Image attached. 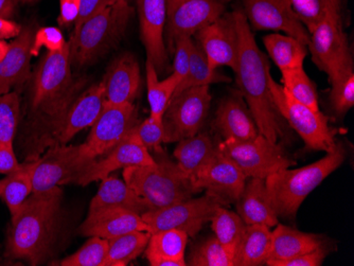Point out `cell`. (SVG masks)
<instances>
[{"instance_id":"cell-32","label":"cell","mask_w":354,"mask_h":266,"mask_svg":"<svg viewBox=\"0 0 354 266\" xmlns=\"http://www.w3.org/2000/svg\"><path fill=\"white\" fill-rule=\"evenodd\" d=\"M263 44L280 71L301 68L304 59L309 55L308 46L290 35L272 33L264 37Z\"/></svg>"},{"instance_id":"cell-23","label":"cell","mask_w":354,"mask_h":266,"mask_svg":"<svg viewBox=\"0 0 354 266\" xmlns=\"http://www.w3.org/2000/svg\"><path fill=\"white\" fill-rule=\"evenodd\" d=\"M105 103H134L141 87L140 68L134 55L125 53L113 61L102 80Z\"/></svg>"},{"instance_id":"cell-15","label":"cell","mask_w":354,"mask_h":266,"mask_svg":"<svg viewBox=\"0 0 354 266\" xmlns=\"http://www.w3.org/2000/svg\"><path fill=\"white\" fill-rule=\"evenodd\" d=\"M196 192L214 194L224 206L234 204L243 191L248 178L220 149L190 178Z\"/></svg>"},{"instance_id":"cell-3","label":"cell","mask_w":354,"mask_h":266,"mask_svg":"<svg viewBox=\"0 0 354 266\" xmlns=\"http://www.w3.org/2000/svg\"><path fill=\"white\" fill-rule=\"evenodd\" d=\"M345 158L343 144H336L333 151L313 164L298 169H281L268 176L266 188L277 216L295 218L304 200L344 164Z\"/></svg>"},{"instance_id":"cell-51","label":"cell","mask_w":354,"mask_h":266,"mask_svg":"<svg viewBox=\"0 0 354 266\" xmlns=\"http://www.w3.org/2000/svg\"><path fill=\"white\" fill-rule=\"evenodd\" d=\"M19 0H0V17L11 19L15 14Z\"/></svg>"},{"instance_id":"cell-40","label":"cell","mask_w":354,"mask_h":266,"mask_svg":"<svg viewBox=\"0 0 354 266\" xmlns=\"http://www.w3.org/2000/svg\"><path fill=\"white\" fill-rule=\"evenodd\" d=\"M21 102L19 93L10 91L0 95V142L13 144L19 126Z\"/></svg>"},{"instance_id":"cell-35","label":"cell","mask_w":354,"mask_h":266,"mask_svg":"<svg viewBox=\"0 0 354 266\" xmlns=\"http://www.w3.org/2000/svg\"><path fill=\"white\" fill-rule=\"evenodd\" d=\"M151 234L132 231L109 240V250L104 266H125L145 253Z\"/></svg>"},{"instance_id":"cell-14","label":"cell","mask_w":354,"mask_h":266,"mask_svg":"<svg viewBox=\"0 0 354 266\" xmlns=\"http://www.w3.org/2000/svg\"><path fill=\"white\" fill-rule=\"evenodd\" d=\"M104 102V88L101 81L73 99L61 118L44 135L41 144L50 146L68 144L77 133L91 128L100 115Z\"/></svg>"},{"instance_id":"cell-29","label":"cell","mask_w":354,"mask_h":266,"mask_svg":"<svg viewBox=\"0 0 354 266\" xmlns=\"http://www.w3.org/2000/svg\"><path fill=\"white\" fill-rule=\"evenodd\" d=\"M272 246V230L263 225H246L234 256V266L263 265Z\"/></svg>"},{"instance_id":"cell-39","label":"cell","mask_w":354,"mask_h":266,"mask_svg":"<svg viewBox=\"0 0 354 266\" xmlns=\"http://www.w3.org/2000/svg\"><path fill=\"white\" fill-rule=\"evenodd\" d=\"M186 263L191 266H234V259L214 236L194 246Z\"/></svg>"},{"instance_id":"cell-48","label":"cell","mask_w":354,"mask_h":266,"mask_svg":"<svg viewBox=\"0 0 354 266\" xmlns=\"http://www.w3.org/2000/svg\"><path fill=\"white\" fill-rule=\"evenodd\" d=\"M81 0H59V25L66 27L77 21L80 13Z\"/></svg>"},{"instance_id":"cell-20","label":"cell","mask_w":354,"mask_h":266,"mask_svg":"<svg viewBox=\"0 0 354 266\" xmlns=\"http://www.w3.org/2000/svg\"><path fill=\"white\" fill-rule=\"evenodd\" d=\"M136 5L147 59L152 61L157 73H164L168 63V50L165 44L166 0H136Z\"/></svg>"},{"instance_id":"cell-8","label":"cell","mask_w":354,"mask_h":266,"mask_svg":"<svg viewBox=\"0 0 354 266\" xmlns=\"http://www.w3.org/2000/svg\"><path fill=\"white\" fill-rule=\"evenodd\" d=\"M218 146L248 178L266 180L277 171L295 164L278 142H270L261 134L245 142L227 139Z\"/></svg>"},{"instance_id":"cell-12","label":"cell","mask_w":354,"mask_h":266,"mask_svg":"<svg viewBox=\"0 0 354 266\" xmlns=\"http://www.w3.org/2000/svg\"><path fill=\"white\" fill-rule=\"evenodd\" d=\"M93 162L84 144L51 146L46 154L35 160L32 171V193H41L61 184H66L73 176L77 175Z\"/></svg>"},{"instance_id":"cell-22","label":"cell","mask_w":354,"mask_h":266,"mask_svg":"<svg viewBox=\"0 0 354 266\" xmlns=\"http://www.w3.org/2000/svg\"><path fill=\"white\" fill-rule=\"evenodd\" d=\"M148 231L147 224L140 214L120 207H106L89 211L79 234L84 237L114 239L127 232Z\"/></svg>"},{"instance_id":"cell-6","label":"cell","mask_w":354,"mask_h":266,"mask_svg":"<svg viewBox=\"0 0 354 266\" xmlns=\"http://www.w3.org/2000/svg\"><path fill=\"white\" fill-rule=\"evenodd\" d=\"M133 14L130 3H116L87 19L68 41L71 65L85 66L102 57L122 39Z\"/></svg>"},{"instance_id":"cell-25","label":"cell","mask_w":354,"mask_h":266,"mask_svg":"<svg viewBox=\"0 0 354 266\" xmlns=\"http://www.w3.org/2000/svg\"><path fill=\"white\" fill-rule=\"evenodd\" d=\"M234 204L246 225H263L272 229L278 224L279 216L272 206L266 180L250 178Z\"/></svg>"},{"instance_id":"cell-10","label":"cell","mask_w":354,"mask_h":266,"mask_svg":"<svg viewBox=\"0 0 354 266\" xmlns=\"http://www.w3.org/2000/svg\"><path fill=\"white\" fill-rule=\"evenodd\" d=\"M221 206L224 204L216 196L205 192L201 198H191L167 207L150 210L141 216L151 234L162 230L177 229L186 232L189 237H196L203 226L212 221Z\"/></svg>"},{"instance_id":"cell-17","label":"cell","mask_w":354,"mask_h":266,"mask_svg":"<svg viewBox=\"0 0 354 266\" xmlns=\"http://www.w3.org/2000/svg\"><path fill=\"white\" fill-rule=\"evenodd\" d=\"M250 29L282 31L304 45L310 43V33L298 19L290 0H242Z\"/></svg>"},{"instance_id":"cell-36","label":"cell","mask_w":354,"mask_h":266,"mask_svg":"<svg viewBox=\"0 0 354 266\" xmlns=\"http://www.w3.org/2000/svg\"><path fill=\"white\" fill-rule=\"evenodd\" d=\"M210 222L214 237L234 259V253L245 229L246 224L238 213H234L223 206L216 209Z\"/></svg>"},{"instance_id":"cell-54","label":"cell","mask_w":354,"mask_h":266,"mask_svg":"<svg viewBox=\"0 0 354 266\" xmlns=\"http://www.w3.org/2000/svg\"><path fill=\"white\" fill-rule=\"evenodd\" d=\"M39 1V0H19V3H35Z\"/></svg>"},{"instance_id":"cell-55","label":"cell","mask_w":354,"mask_h":266,"mask_svg":"<svg viewBox=\"0 0 354 266\" xmlns=\"http://www.w3.org/2000/svg\"><path fill=\"white\" fill-rule=\"evenodd\" d=\"M221 1H222L223 3H225V5H226V3H230V1H232V0H221Z\"/></svg>"},{"instance_id":"cell-7","label":"cell","mask_w":354,"mask_h":266,"mask_svg":"<svg viewBox=\"0 0 354 266\" xmlns=\"http://www.w3.org/2000/svg\"><path fill=\"white\" fill-rule=\"evenodd\" d=\"M270 96L277 112L301 137L310 150L329 153L336 146L335 131L329 126V119L323 113L315 112L292 98L291 95L280 86L270 73L268 77Z\"/></svg>"},{"instance_id":"cell-46","label":"cell","mask_w":354,"mask_h":266,"mask_svg":"<svg viewBox=\"0 0 354 266\" xmlns=\"http://www.w3.org/2000/svg\"><path fill=\"white\" fill-rule=\"evenodd\" d=\"M327 254L326 248L320 246L310 253L302 254L291 259L284 260V261H270L266 262V264L268 266H320L323 265Z\"/></svg>"},{"instance_id":"cell-37","label":"cell","mask_w":354,"mask_h":266,"mask_svg":"<svg viewBox=\"0 0 354 266\" xmlns=\"http://www.w3.org/2000/svg\"><path fill=\"white\" fill-rule=\"evenodd\" d=\"M302 25L311 33L328 14L341 13L344 0H290Z\"/></svg>"},{"instance_id":"cell-11","label":"cell","mask_w":354,"mask_h":266,"mask_svg":"<svg viewBox=\"0 0 354 266\" xmlns=\"http://www.w3.org/2000/svg\"><path fill=\"white\" fill-rule=\"evenodd\" d=\"M212 99L210 86L192 87L173 97L162 118L165 144L196 136L208 116Z\"/></svg>"},{"instance_id":"cell-31","label":"cell","mask_w":354,"mask_h":266,"mask_svg":"<svg viewBox=\"0 0 354 266\" xmlns=\"http://www.w3.org/2000/svg\"><path fill=\"white\" fill-rule=\"evenodd\" d=\"M35 160H27L19 168L0 180V198L3 200L12 216L21 209L24 202L33 192L32 171Z\"/></svg>"},{"instance_id":"cell-19","label":"cell","mask_w":354,"mask_h":266,"mask_svg":"<svg viewBox=\"0 0 354 266\" xmlns=\"http://www.w3.org/2000/svg\"><path fill=\"white\" fill-rule=\"evenodd\" d=\"M155 164L153 155L127 133V136L106 154L93 160L67 184L87 186L95 180H102L114 171L133 166H151Z\"/></svg>"},{"instance_id":"cell-38","label":"cell","mask_w":354,"mask_h":266,"mask_svg":"<svg viewBox=\"0 0 354 266\" xmlns=\"http://www.w3.org/2000/svg\"><path fill=\"white\" fill-rule=\"evenodd\" d=\"M282 86L301 104L306 105L315 112H319L318 105V93L315 83L310 79L309 75L301 68L282 70Z\"/></svg>"},{"instance_id":"cell-21","label":"cell","mask_w":354,"mask_h":266,"mask_svg":"<svg viewBox=\"0 0 354 266\" xmlns=\"http://www.w3.org/2000/svg\"><path fill=\"white\" fill-rule=\"evenodd\" d=\"M214 128L224 140L234 139L245 142L260 134L240 91L230 93L220 102L214 117Z\"/></svg>"},{"instance_id":"cell-50","label":"cell","mask_w":354,"mask_h":266,"mask_svg":"<svg viewBox=\"0 0 354 266\" xmlns=\"http://www.w3.org/2000/svg\"><path fill=\"white\" fill-rule=\"evenodd\" d=\"M23 27L9 19L0 17V41L15 39L21 35Z\"/></svg>"},{"instance_id":"cell-41","label":"cell","mask_w":354,"mask_h":266,"mask_svg":"<svg viewBox=\"0 0 354 266\" xmlns=\"http://www.w3.org/2000/svg\"><path fill=\"white\" fill-rule=\"evenodd\" d=\"M86 243L59 262L61 266H104L109 250V240L89 237Z\"/></svg>"},{"instance_id":"cell-53","label":"cell","mask_w":354,"mask_h":266,"mask_svg":"<svg viewBox=\"0 0 354 266\" xmlns=\"http://www.w3.org/2000/svg\"><path fill=\"white\" fill-rule=\"evenodd\" d=\"M133 0H109V5H114L116 3H131Z\"/></svg>"},{"instance_id":"cell-45","label":"cell","mask_w":354,"mask_h":266,"mask_svg":"<svg viewBox=\"0 0 354 266\" xmlns=\"http://www.w3.org/2000/svg\"><path fill=\"white\" fill-rule=\"evenodd\" d=\"M192 37H180L175 41L174 45V64H173V73L178 75L180 80L186 77L189 68V59H190V48L192 44ZM182 82V81H180Z\"/></svg>"},{"instance_id":"cell-47","label":"cell","mask_w":354,"mask_h":266,"mask_svg":"<svg viewBox=\"0 0 354 266\" xmlns=\"http://www.w3.org/2000/svg\"><path fill=\"white\" fill-rule=\"evenodd\" d=\"M106 6H109V0H81L79 17L75 21V31H77L87 19H91L97 12L104 9Z\"/></svg>"},{"instance_id":"cell-24","label":"cell","mask_w":354,"mask_h":266,"mask_svg":"<svg viewBox=\"0 0 354 266\" xmlns=\"http://www.w3.org/2000/svg\"><path fill=\"white\" fill-rule=\"evenodd\" d=\"M35 31L23 28L21 35L10 43L5 59L0 61V95L10 93L14 87L24 84L30 75L31 47Z\"/></svg>"},{"instance_id":"cell-9","label":"cell","mask_w":354,"mask_h":266,"mask_svg":"<svg viewBox=\"0 0 354 266\" xmlns=\"http://www.w3.org/2000/svg\"><path fill=\"white\" fill-rule=\"evenodd\" d=\"M308 50L319 70L327 73L329 81L354 70L347 35L343 30L341 13H330L310 33Z\"/></svg>"},{"instance_id":"cell-1","label":"cell","mask_w":354,"mask_h":266,"mask_svg":"<svg viewBox=\"0 0 354 266\" xmlns=\"http://www.w3.org/2000/svg\"><path fill=\"white\" fill-rule=\"evenodd\" d=\"M59 187L32 193L11 218L6 257L39 265L50 257L61 225Z\"/></svg>"},{"instance_id":"cell-2","label":"cell","mask_w":354,"mask_h":266,"mask_svg":"<svg viewBox=\"0 0 354 266\" xmlns=\"http://www.w3.org/2000/svg\"><path fill=\"white\" fill-rule=\"evenodd\" d=\"M234 12L239 35L238 66L234 71L239 91L252 112L260 134L270 142H278L279 137L283 136V128L268 86L270 61L257 45L242 10Z\"/></svg>"},{"instance_id":"cell-52","label":"cell","mask_w":354,"mask_h":266,"mask_svg":"<svg viewBox=\"0 0 354 266\" xmlns=\"http://www.w3.org/2000/svg\"><path fill=\"white\" fill-rule=\"evenodd\" d=\"M10 49V44L7 41H0V61L5 59Z\"/></svg>"},{"instance_id":"cell-26","label":"cell","mask_w":354,"mask_h":266,"mask_svg":"<svg viewBox=\"0 0 354 266\" xmlns=\"http://www.w3.org/2000/svg\"><path fill=\"white\" fill-rule=\"evenodd\" d=\"M106 207L124 208L140 216L152 210L150 204L127 186L124 180L111 175L103 178L98 192L91 200L89 211Z\"/></svg>"},{"instance_id":"cell-42","label":"cell","mask_w":354,"mask_h":266,"mask_svg":"<svg viewBox=\"0 0 354 266\" xmlns=\"http://www.w3.org/2000/svg\"><path fill=\"white\" fill-rule=\"evenodd\" d=\"M330 83L332 87L329 99L332 111L337 116H344L354 105V70L343 73Z\"/></svg>"},{"instance_id":"cell-5","label":"cell","mask_w":354,"mask_h":266,"mask_svg":"<svg viewBox=\"0 0 354 266\" xmlns=\"http://www.w3.org/2000/svg\"><path fill=\"white\" fill-rule=\"evenodd\" d=\"M152 155L154 164L123 169V180L127 186L145 198L152 210L188 200L198 193L176 162L170 160L164 151Z\"/></svg>"},{"instance_id":"cell-16","label":"cell","mask_w":354,"mask_h":266,"mask_svg":"<svg viewBox=\"0 0 354 266\" xmlns=\"http://www.w3.org/2000/svg\"><path fill=\"white\" fill-rule=\"evenodd\" d=\"M137 119L138 113L134 103L109 104L104 102L84 142L91 158L95 160L116 146L138 123Z\"/></svg>"},{"instance_id":"cell-27","label":"cell","mask_w":354,"mask_h":266,"mask_svg":"<svg viewBox=\"0 0 354 266\" xmlns=\"http://www.w3.org/2000/svg\"><path fill=\"white\" fill-rule=\"evenodd\" d=\"M189 236L177 229L162 230L151 234L145 250L152 266H186V248Z\"/></svg>"},{"instance_id":"cell-13","label":"cell","mask_w":354,"mask_h":266,"mask_svg":"<svg viewBox=\"0 0 354 266\" xmlns=\"http://www.w3.org/2000/svg\"><path fill=\"white\" fill-rule=\"evenodd\" d=\"M166 9L165 44L168 53H173L177 39L192 37L223 15L226 5L221 0H166Z\"/></svg>"},{"instance_id":"cell-49","label":"cell","mask_w":354,"mask_h":266,"mask_svg":"<svg viewBox=\"0 0 354 266\" xmlns=\"http://www.w3.org/2000/svg\"><path fill=\"white\" fill-rule=\"evenodd\" d=\"M14 153L13 144L0 142V174L11 173L19 167Z\"/></svg>"},{"instance_id":"cell-4","label":"cell","mask_w":354,"mask_h":266,"mask_svg":"<svg viewBox=\"0 0 354 266\" xmlns=\"http://www.w3.org/2000/svg\"><path fill=\"white\" fill-rule=\"evenodd\" d=\"M71 66V47L67 43L62 50L48 53L33 73L30 107L32 113L48 117V126L64 114L79 89Z\"/></svg>"},{"instance_id":"cell-30","label":"cell","mask_w":354,"mask_h":266,"mask_svg":"<svg viewBox=\"0 0 354 266\" xmlns=\"http://www.w3.org/2000/svg\"><path fill=\"white\" fill-rule=\"evenodd\" d=\"M216 148L218 146L207 133H198L196 136L178 142L173 155L183 173L190 180L212 158Z\"/></svg>"},{"instance_id":"cell-28","label":"cell","mask_w":354,"mask_h":266,"mask_svg":"<svg viewBox=\"0 0 354 266\" xmlns=\"http://www.w3.org/2000/svg\"><path fill=\"white\" fill-rule=\"evenodd\" d=\"M324 246L323 238L278 223L272 231V246L266 262L284 261Z\"/></svg>"},{"instance_id":"cell-18","label":"cell","mask_w":354,"mask_h":266,"mask_svg":"<svg viewBox=\"0 0 354 266\" xmlns=\"http://www.w3.org/2000/svg\"><path fill=\"white\" fill-rule=\"evenodd\" d=\"M206 55L212 69L228 66L236 71L238 66L239 35L234 12H225L193 35Z\"/></svg>"},{"instance_id":"cell-33","label":"cell","mask_w":354,"mask_h":266,"mask_svg":"<svg viewBox=\"0 0 354 266\" xmlns=\"http://www.w3.org/2000/svg\"><path fill=\"white\" fill-rule=\"evenodd\" d=\"M232 79L216 69L209 67L208 61L204 51L196 41H192L190 48V59H189V68L186 77L175 89L173 97L180 95L183 91L192 87L210 86L216 83H230ZM172 97V98H173Z\"/></svg>"},{"instance_id":"cell-44","label":"cell","mask_w":354,"mask_h":266,"mask_svg":"<svg viewBox=\"0 0 354 266\" xmlns=\"http://www.w3.org/2000/svg\"><path fill=\"white\" fill-rule=\"evenodd\" d=\"M67 41L64 39L63 33L57 27H43L35 31L33 43H32L31 53L37 55L41 48H46L48 53H57L65 47Z\"/></svg>"},{"instance_id":"cell-34","label":"cell","mask_w":354,"mask_h":266,"mask_svg":"<svg viewBox=\"0 0 354 266\" xmlns=\"http://www.w3.org/2000/svg\"><path fill=\"white\" fill-rule=\"evenodd\" d=\"M180 79L175 73H171L165 80H158V73L150 59L146 61V83L148 89V100L153 118L162 120L168 108L175 89L180 83Z\"/></svg>"},{"instance_id":"cell-43","label":"cell","mask_w":354,"mask_h":266,"mask_svg":"<svg viewBox=\"0 0 354 266\" xmlns=\"http://www.w3.org/2000/svg\"><path fill=\"white\" fill-rule=\"evenodd\" d=\"M129 135L142 144L151 154L162 151V144L165 139V128L162 120L149 117L142 122L137 123L129 132Z\"/></svg>"}]
</instances>
